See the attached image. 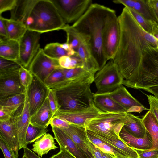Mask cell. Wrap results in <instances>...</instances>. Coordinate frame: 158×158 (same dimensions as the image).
Wrapping results in <instances>:
<instances>
[{
    "instance_id": "cell-38",
    "label": "cell",
    "mask_w": 158,
    "mask_h": 158,
    "mask_svg": "<svg viewBox=\"0 0 158 158\" xmlns=\"http://www.w3.org/2000/svg\"><path fill=\"white\" fill-rule=\"evenodd\" d=\"M26 94L12 95L0 99V106L20 108L24 103Z\"/></svg>"
},
{
    "instance_id": "cell-36",
    "label": "cell",
    "mask_w": 158,
    "mask_h": 158,
    "mask_svg": "<svg viewBox=\"0 0 158 158\" xmlns=\"http://www.w3.org/2000/svg\"><path fill=\"white\" fill-rule=\"evenodd\" d=\"M60 66L65 69L84 68L81 59L77 56H64L58 60Z\"/></svg>"
},
{
    "instance_id": "cell-42",
    "label": "cell",
    "mask_w": 158,
    "mask_h": 158,
    "mask_svg": "<svg viewBox=\"0 0 158 158\" xmlns=\"http://www.w3.org/2000/svg\"><path fill=\"white\" fill-rule=\"evenodd\" d=\"M18 75L21 85L27 91L32 81L33 75L28 69L21 66Z\"/></svg>"
},
{
    "instance_id": "cell-9",
    "label": "cell",
    "mask_w": 158,
    "mask_h": 158,
    "mask_svg": "<svg viewBox=\"0 0 158 158\" xmlns=\"http://www.w3.org/2000/svg\"><path fill=\"white\" fill-rule=\"evenodd\" d=\"M65 23H74L93 3L91 0H51Z\"/></svg>"
},
{
    "instance_id": "cell-11",
    "label": "cell",
    "mask_w": 158,
    "mask_h": 158,
    "mask_svg": "<svg viewBox=\"0 0 158 158\" xmlns=\"http://www.w3.org/2000/svg\"><path fill=\"white\" fill-rule=\"evenodd\" d=\"M60 68L58 60L48 56L45 54L43 49L40 48L28 69L44 82L52 72Z\"/></svg>"
},
{
    "instance_id": "cell-49",
    "label": "cell",
    "mask_w": 158,
    "mask_h": 158,
    "mask_svg": "<svg viewBox=\"0 0 158 158\" xmlns=\"http://www.w3.org/2000/svg\"><path fill=\"white\" fill-rule=\"evenodd\" d=\"M60 150L57 153L49 158H76L68 151L62 147H60Z\"/></svg>"
},
{
    "instance_id": "cell-5",
    "label": "cell",
    "mask_w": 158,
    "mask_h": 158,
    "mask_svg": "<svg viewBox=\"0 0 158 158\" xmlns=\"http://www.w3.org/2000/svg\"><path fill=\"white\" fill-rule=\"evenodd\" d=\"M124 85L143 89L158 85V48H145L138 69Z\"/></svg>"
},
{
    "instance_id": "cell-12",
    "label": "cell",
    "mask_w": 158,
    "mask_h": 158,
    "mask_svg": "<svg viewBox=\"0 0 158 158\" xmlns=\"http://www.w3.org/2000/svg\"><path fill=\"white\" fill-rule=\"evenodd\" d=\"M49 90L43 82L33 75L32 81L27 91L31 117L43 105L48 98Z\"/></svg>"
},
{
    "instance_id": "cell-18",
    "label": "cell",
    "mask_w": 158,
    "mask_h": 158,
    "mask_svg": "<svg viewBox=\"0 0 158 158\" xmlns=\"http://www.w3.org/2000/svg\"><path fill=\"white\" fill-rule=\"evenodd\" d=\"M52 128L55 139L60 147L67 150L76 158H88L63 129L55 127Z\"/></svg>"
},
{
    "instance_id": "cell-17",
    "label": "cell",
    "mask_w": 158,
    "mask_h": 158,
    "mask_svg": "<svg viewBox=\"0 0 158 158\" xmlns=\"http://www.w3.org/2000/svg\"><path fill=\"white\" fill-rule=\"evenodd\" d=\"M0 137L6 143L15 158H18L19 149L18 138L11 118L0 121Z\"/></svg>"
},
{
    "instance_id": "cell-6",
    "label": "cell",
    "mask_w": 158,
    "mask_h": 158,
    "mask_svg": "<svg viewBox=\"0 0 158 158\" xmlns=\"http://www.w3.org/2000/svg\"><path fill=\"white\" fill-rule=\"evenodd\" d=\"M134 116L126 112H102L87 121L84 127L93 132L120 138L119 133L124 124Z\"/></svg>"
},
{
    "instance_id": "cell-29",
    "label": "cell",
    "mask_w": 158,
    "mask_h": 158,
    "mask_svg": "<svg viewBox=\"0 0 158 158\" xmlns=\"http://www.w3.org/2000/svg\"><path fill=\"white\" fill-rule=\"evenodd\" d=\"M86 130L96 136L102 139L114 147L119 149L123 152L128 157L139 158L138 154L135 149L128 146L120 138L108 136L93 132L89 130Z\"/></svg>"
},
{
    "instance_id": "cell-16",
    "label": "cell",
    "mask_w": 158,
    "mask_h": 158,
    "mask_svg": "<svg viewBox=\"0 0 158 158\" xmlns=\"http://www.w3.org/2000/svg\"><path fill=\"white\" fill-rule=\"evenodd\" d=\"M63 129L88 158H94L89 145V140L84 127L71 124L68 128Z\"/></svg>"
},
{
    "instance_id": "cell-25",
    "label": "cell",
    "mask_w": 158,
    "mask_h": 158,
    "mask_svg": "<svg viewBox=\"0 0 158 158\" xmlns=\"http://www.w3.org/2000/svg\"><path fill=\"white\" fill-rule=\"evenodd\" d=\"M37 0H18L16 6L11 11V19L24 24Z\"/></svg>"
},
{
    "instance_id": "cell-8",
    "label": "cell",
    "mask_w": 158,
    "mask_h": 158,
    "mask_svg": "<svg viewBox=\"0 0 158 158\" xmlns=\"http://www.w3.org/2000/svg\"><path fill=\"white\" fill-rule=\"evenodd\" d=\"M120 35L118 18L114 11L108 17L103 33V51L107 61L112 60L115 56L119 45Z\"/></svg>"
},
{
    "instance_id": "cell-10",
    "label": "cell",
    "mask_w": 158,
    "mask_h": 158,
    "mask_svg": "<svg viewBox=\"0 0 158 158\" xmlns=\"http://www.w3.org/2000/svg\"><path fill=\"white\" fill-rule=\"evenodd\" d=\"M40 33L27 30L19 42V63L28 69L40 48Z\"/></svg>"
},
{
    "instance_id": "cell-33",
    "label": "cell",
    "mask_w": 158,
    "mask_h": 158,
    "mask_svg": "<svg viewBox=\"0 0 158 158\" xmlns=\"http://www.w3.org/2000/svg\"><path fill=\"white\" fill-rule=\"evenodd\" d=\"M21 66L18 62L0 57V80L8 78L18 75Z\"/></svg>"
},
{
    "instance_id": "cell-45",
    "label": "cell",
    "mask_w": 158,
    "mask_h": 158,
    "mask_svg": "<svg viewBox=\"0 0 158 158\" xmlns=\"http://www.w3.org/2000/svg\"><path fill=\"white\" fill-rule=\"evenodd\" d=\"M18 0H0V15L5 11L14 9L16 5Z\"/></svg>"
},
{
    "instance_id": "cell-53",
    "label": "cell",
    "mask_w": 158,
    "mask_h": 158,
    "mask_svg": "<svg viewBox=\"0 0 158 158\" xmlns=\"http://www.w3.org/2000/svg\"><path fill=\"white\" fill-rule=\"evenodd\" d=\"M158 22V0H147Z\"/></svg>"
},
{
    "instance_id": "cell-20",
    "label": "cell",
    "mask_w": 158,
    "mask_h": 158,
    "mask_svg": "<svg viewBox=\"0 0 158 158\" xmlns=\"http://www.w3.org/2000/svg\"><path fill=\"white\" fill-rule=\"evenodd\" d=\"M94 106L103 112H126V110L107 93H93Z\"/></svg>"
},
{
    "instance_id": "cell-3",
    "label": "cell",
    "mask_w": 158,
    "mask_h": 158,
    "mask_svg": "<svg viewBox=\"0 0 158 158\" xmlns=\"http://www.w3.org/2000/svg\"><path fill=\"white\" fill-rule=\"evenodd\" d=\"M114 10L104 5L92 3L85 13L72 26L80 32L88 35L94 55L102 68L107 61L103 48V29L110 15Z\"/></svg>"
},
{
    "instance_id": "cell-27",
    "label": "cell",
    "mask_w": 158,
    "mask_h": 158,
    "mask_svg": "<svg viewBox=\"0 0 158 158\" xmlns=\"http://www.w3.org/2000/svg\"><path fill=\"white\" fill-rule=\"evenodd\" d=\"M7 32L8 39L19 42L27 30L23 22L3 18Z\"/></svg>"
},
{
    "instance_id": "cell-46",
    "label": "cell",
    "mask_w": 158,
    "mask_h": 158,
    "mask_svg": "<svg viewBox=\"0 0 158 158\" xmlns=\"http://www.w3.org/2000/svg\"><path fill=\"white\" fill-rule=\"evenodd\" d=\"M135 149L137 152L139 158H158V149L152 150Z\"/></svg>"
},
{
    "instance_id": "cell-40",
    "label": "cell",
    "mask_w": 158,
    "mask_h": 158,
    "mask_svg": "<svg viewBox=\"0 0 158 158\" xmlns=\"http://www.w3.org/2000/svg\"><path fill=\"white\" fill-rule=\"evenodd\" d=\"M64 80V75L62 68L55 70L45 79V84L49 88Z\"/></svg>"
},
{
    "instance_id": "cell-28",
    "label": "cell",
    "mask_w": 158,
    "mask_h": 158,
    "mask_svg": "<svg viewBox=\"0 0 158 158\" xmlns=\"http://www.w3.org/2000/svg\"><path fill=\"white\" fill-rule=\"evenodd\" d=\"M143 123L152 139L150 150L158 149V123L154 114L148 110L142 118Z\"/></svg>"
},
{
    "instance_id": "cell-35",
    "label": "cell",
    "mask_w": 158,
    "mask_h": 158,
    "mask_svg": "<svg viewBox=\"0 0 158 158\" xmlns=\"http://www.w3.org/2000/svg\"><path fill=\"white\" fill-rule=\"evenodd\" d=\"M133 9L146 19L158 23V21L148 5L147 0H136Z\"/></svg>"
},
{
    "instance_id": "cell-41",
    "label": "cell",
    "mask_w": 158,
    "mask_h": 158,
    "mask_svg": "<svg viewBox=\"0 0 158 158\" xmlns=\"http://www.w3.org/2000/svg\"><path fill=\"white\" fill-rule=\"evenodd\" d=\"M64 75V80H71L84 75L90 73H94L89 71L84 68L73 69L62 68Z\"/></svg>"
},
{
    "instance_id": "cell-14",
    "label": "cell",
    "mask_w": 158,
    "mask_h": 158,
    "mask_svg": "<svg viewBox=\"0 0 158 158\" xmlns=\"http://www.w3.org/2000/svg\"><path fill=\"white\" fill-rule=\"evenodd\" d=\"M12 119L18 135L19 149L20 150L26 146V135L30 122L31 116L27 92L23 106L12 117Z\"/></svg>"
},
{
    "instance_id": "cell-22",
    "label": "cell",
    "mask_w": 158,
    "mask_h": 158,
    "mask_svg": "<svg viewBox=\"0 0 158 158\" xmlns=\"http://www.w3.org/2000/svg\"><path fill=\"white\" fill-rule=\"evenodd\" d=\"M119 137L127 145L134 149L149 150L152 146V139L148 132L144 138H138L130 134L123 127Z\"/></svg>"
},
{
    "instance_id": "cell-1",
    "label": "cell",
    "mask_w": 158,
    "mask_h": 158,
    "mask_svg": "<svg viewBox=\"0 0 158 158\" xmlns=\"http://www.w3.org/2000/svg\"><path fill=\"white\" fill-rule=\"evenodd\" d=\"M120 29L118 48L112 60L123 78L128 81L138 69L147 47L158 48V41L146 32L125 7L118 17Z\"/></svg>"
},
{
    "instance_id": "cell-43",
    "label": "cell",
    "mask_w": 158,
    "mask_h": 158,
    "mask_svg": "<svg viewBox=\"0 0 158 158\" xmlns=\"http://www.w3.org/2000/svg\"><path fill=\"white\" fill-rule=\"evenodd\" d=\"M150 106V110L158 123V98L152 95H146Z\"/></svg>"
},
{
    "instance_id": "cell-47",
    "label": "cell",
    "mask_w": 158,
    "mask_h": 158,
    "mask_svg": "<svg viewBox=\"0 0 158 158\" xmlns=\"http://www.w3.org/2000/svg\"><path fill=\"white\" fill-rule=\"evenodd\" d=\"M70 124L69 123L66 121L57 117H53L50 123L51 127L62 129L68 128Z\"/></svg>"
},
{
    "instance_id": "cell-51",
    "label": "cell",
    "mask_w": 158,
    "mask_h": 158,
    "mask_svg": "<svg viewBox=\"0 0 158 158\" xmlns=\"http://www.w3.org/2000/svg\"><path fill=\"white\" fill-rule=\"evenodd\" d=\"M0 38L8 39L6 26L3 20V17L0 16Z\"/></svg>"
},
{
    "instance_id": "cell-50",
    "label": "cell",
    "mask_w": 158,
    "mask_h": 158,
    "mask_svg": "<svg viewBox=\"0 0 158 158\" xmlns=\"http://www.w3.org/2000/svg\"><path fill=\"white\" fill-rule=\"evenodd\" d=\"M89 144L94 158H102L101 150L90 141Z\"/></svg>"
},
{
    "instance_id": "cell-2",
    "label": "cell",
    "mask_w": 158,
    "mask_h": 158,
    "mask_svg": "<svg viewBox=\"0 0 158 158\" xmlns=\"http://www.w3.org/2000/svg\"><path fill=\"white\" fill-rule=\"evenodd\" d=\"M95 73H90L75 79L64 80L49 89L55 93L59 110L71 111L84 109L94 105L90 87Z\"/></svg>"
},
{
    "instance_id": "cell-44",
    "label": "cell",
    "mask_w": 158,
    "mask_h": 158,
    "mask_svg": "<svg viewBox=\"0 0 158 158\" xmlns=\"http://www.w3.org/2000/svg\"><path fill=\"white\" fill-rule=\"evenodd\" d=\"M48 98L54 116L55 113L59 110V106L55 93L50 89Z\"/></svg>"
},
{
    "instance_id": "cell-34",
    "label": "cell",
    "mask_w": 158,
    "mask_h": 158,
    "mask_svg": "<svg viewBox=\"0 0 158 158\" xmlns=\"http://www.w3.org/2000/svg\"><path fill=\"white\" fill-rule=\"evenodd\" d=\"M45 54L50 57L58 60L64 56H71L70 54L64 49L60 43H51L47 44L43 49Z\"/></svg>"
},
{
    "instance_id": "cell-26",
    "label": "cell",
    "mask_w": 158,
    "mask_h": 158,
    "mask_svg": "<svg viewBox=\"0 0 158 158\" xmlns=\"http://www.w3.org/2000/svg\"><path fill=\"white\" fill-rule=\"evenodd\" d=\"M54 139V138L51 134L46 133L34 142L31 150L42 157L50 151L58 148L56 145Z\"/></svg>"
},
{
    "instance_id": "cell-56",
    "label": "cell",
    "mask_w": 158,
    "mask_h": 158,
    "mask_svg": "<svg viewBox=\"0 0 158 158\" xmlns=\"http://www.w3.org/2000/svg\"><path fill=\"white\" fill-rule=\"evenodd\" d=\"M102 158H115V156L110 153L104 152L101 150Z\"/></svg>"
},
{
    "instance_id": "cell-52",
    "label": "cell",
    "mask_w": 158,
    "mask_h": 158,
    "mask_svg": "<svg viewBox=\"0 0 158 158\" xmlns=\"http://www.w3.org/2000/svg\"><path fill=\"white\" fill-rule=\"evenodd\" d=\"M136 0H114L113 2L115 4H122L125 7L133 9Z\"/></svg>"
},
{
    "instance_id": "cell-4",
    "label": "cell",
    "mask_w": 158,
    "mask_h": 158,
    "mask_svg": "<svg viewBox=\"0 0 158 158\" xmlns=\"http://www.w3.org/2000/svg\"><path fill=\"white\" fill-rule=\"evenodd\" d=\"M25 24L40 34L62 30L66 24L51 0H37Z\"/></svg>"
},
{
    "instance_id": "cell-37",
    "label": "cell",
    "mask_w": 158,
    "mask_h": 158,
    "mask_svg": "<svg viewBox=\"0 0 158 158\" xmlns=\"http://www.w3.org/2000/svg\"><path fill=\"white\" fill-rule=\"evenodd\" d=\"M48 131L47 128H42L33 126L30 123L25 138V145L34 142Z\"/></svg>"
},
{
    "instance_id": "cell-24",
    "label": "cell",
    "mask_w": 158,
    "mask_h": 158,
    "mask_svg": "<svg viewBox=\"0 0 158 158\" xmlns=\"http://www.w3.org/2000/svg\"><path fill=\"white\" fill-rule=\"evenodd\" d=\"M0 57L19 63V42L0 38Z\"/></svg>"
},
{
    "instance_id": "cell-23",
    "label": "cell",
    "mask_w": 158,
    "mask_h": 158,
    "mask_svg": "<svg viewBox=\"0 0 158 158\" xmlns=\"http://www.w3.org/2000/svg\"><path fill=\"white\" fill-rule=\"evenodd\" d=\"M53 115L48 98L40 109L31 117L30 124L42 128H47Z\"/></svg>"
},
{
    "instance_id": "cell-54",
    "label": "cell",
    "mask_w": 158,
    "mask_h": 158,
    "mask_svg": "<svg viewBox=\"0 0 158 158\" xmlns=\"http://www.w3.org/2000/svg\"><path fill=\"white\" fill-rule=\"evenodd\" d=\"M24 154L26 155L29 158H42L38 156L36 153L30 149L27 146L23 148Z\"/></svg>"
},
{
    "instance_id": "cell-55",
    "label": "cell",
    "mask_w": 158,
    "mask_h": 158,
    "mask_svg": "<svg viewBox=\"0 0 158 158\" xmlns=\"http://www.w3.org/2000/svg\"><path fill=\"white\" fill-rule=\"evenodd\" d=\"M143 90L152 94L154 96L158 98V85L145 89Z\"/></svg>"
},
{
    "instance_id": "cell-32",
    "label": "cell",
    "mask_w": 158,
    "mask_h": 158,
    "mask_svg": "<svg viewBox=\"0 0 158 158\" xmlns=\"http://www.w3.org/2000/svg\"><path fill=\"white\" fill-rule=\"evenodd\" d=\"M126 130L132 135L138 138H143L148 132L142 119L135 116L123 126Z\"/></svg>"
},
{
    "instance_id": "cell-21",
    "label": "cell",
    "mask_w": 158,
    "mask_h": 158,
    "mask_svg": "<svg viewBox=\"0 0 158 158\" xmlns=\"http://www.w3.org/2000/svg\"><path fill=\"white\" fill-rule=\"evenodd\" d=\"M27 92L21 85L19 75L0 80V99Z\"/></svg>"
},
{
    "instance_id": "cell-7",
    "label": "cell",
    "mask_w": 158,
    "mask_h": 158,
    "mask_svg": "<svg viewBox=\"0 0 158 158\" xmlns=\"http://www.w3.org/2000/svg\"><path fill=\"white\" fill-rule=\"evenodd\" d=\"M123 78L116 64L112 60L95 73L94 81L97 89L95 93L102 94L111 92L122 85Z\"/></svg>"
},
{
    "instance_id": "cell-39",
    "label": "cell",
    "mask_w": 158,
    "mask_h": 158,
    "mask_svg": "<svg viewBox=\"0 0 158 158\" xmlns=\"http://www.w3.org/2000/svg\"><path fill=\"white\" fill-rule=\"evenodd\" d=\"M131 14L138 23L147 33L152 35L156 25L155 23L145 18L132 8L126 7Z\"/></svg>"
},
{
    "instance_id": "cell-30",
    "label": "cell",
    "mask_w": 158,
    "mask_h": 158,
    "mask_svg": "<svg viewBox=\"0 0 158 158\" xmlns=\"http://www.w3.org/2000/svg\"><path fill=\"white\" fill-rule=\"evenodd\" d=\"M62 30L64 31L66 34V42L76 52L82 42L86 40H90L89 36L80 32L72 25L66 24Z\"/></svg>"
},
{
    "instance_id": "cell-19",
    "label": "cell",
    "mask_w": 158,
    "mask_h": 158,
    "mask_svg": "<svg viewBox=\"0 0 158 158\" xmlns=\"http://www.w3.org/2000/svg\"><path fill=\"white\" fill-rule=\"evenodd\" d=\"M77 52L78 56L83 63L84 68L95 73L100 69L98 63L93 53L89 40H87L82 42Z\"/></svg>"
},
{
    "instance_id": "cell-15",
    "label": "cell",
    "mask_w": 158,
    "mask_h": 158,
    "mask_svg": "<svg viewBox=\"0 0 158 158\" xmlns=\"http://www.w3.org/2000/svg\"><path fill=\"white\" fill-rule=\"evenodd\" d=\"M107 94L124 108L127 113L140 112L144 110H150L134 98L123 85L113 92Z\"/></svg>"
},
{
    "instance_id": "cell-48",
    "label": "cell",
    "mask_w": 158,
    "mask_h": 158,
    "mask_svg": "<svg viewBox=\"0 0 158 158\" xmlns=\"http://www.w3.org/2000/svg\"><path fill=\"white\" fill-rule=\"evenodd\" d=\"M0 148L4 158H15L6 142L1 137H0Z\"/></svg>"
},
{
    "instance_id": "cell-58",
    "label": "cell",
    "mask_w": 158,
    "mask_h": 158,
    "mask_svg": "<svg viewBox=\"0 0 158 158\" xmlns=\"http://www.w3.org/2000/svg\"><path fill=\"white\" fill-rule=\"evenodd\" d=\"M22 158H29L28 157H27L26 155L23 154V155L22 157Z\"/></svg>"
},
{
    "instance_id": "cell-57",
    "label": "cell",
    "mask_w": 158,
    "mask_h": 158,
    "mask_svg": "<svg viewBox=\"0 0 158 158\" xmlns=\"http://www.w3.org/2000/svg\"><path fill=\"white\" fill-rule=\"evenodd\" d=\"M115 158H130L129 157L123 156H115Z\"/></svg>"
},
{
    "instance_id": "cell-31",
    "label": "cell",
    "mask_w": 158,
    "mask_h": 158,
    "mask_svg": "<svg viewBox=\"0 0 158 158\" xmlns=\"http://www.w3.org/2000/svg\"><path fill=\"white\" fill-rule=\"evenodd\" d=\"M86 131L89 141L103 152L110 153L115 156H120L127 157L119 149L96 136L86 130Z\"/></svg>"
},
{
    "instance_id": "cell-13",
    "label": "cell",
    "mask_w": 158,
    "mask_h": 158,
    "mask_svg": "<svg viewBox=\"0 0 158 158\" xmlns=\"http://www.w3.org/2000/svg\"><path fill=\"white\" fill-rule=\"evenodd\" d=\"M102 112L94 104L84 109L71 111L59 110L53 117H57L69 123L70 124L84 127L90 119Z\"/></svg>"
}]
</instances>
